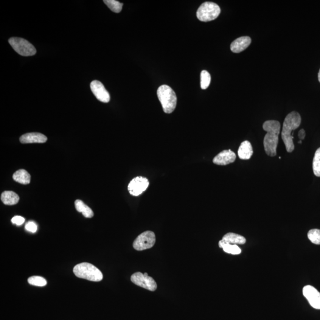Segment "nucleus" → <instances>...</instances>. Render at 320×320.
<instances>
[{"label":"nucleus","instance_id":"30","mask_svg":"<svg viewBox=\"0 0 320 320\" xmlns=\"http://www.w3.org/2000/svg\"><path fill=\"white\" fill-rule=\"evenodd\" d=\"M299 144H301V143H302L301 140V141H299Z\"/></svg>","mask_w":320,"mask_h":320},{"label":"nucleus","instance_id":"15","mask_svg":"<svg viewBox=\"0 0 320 320\" xmlns=\"http://www.w3.org/2000/svg\"><path fill=\"white\" fill-rule=\"evenodd\" d=\"M253 150H252L251 143L248 141H244L241 143L238 150V156L241 160H249L251 158Z\"/></svg>","mask_w":320,"mask_h":320},{"label":"nucleus","instance_id":"25","mask_svg":"<svg viewBox=\"0 0 320 320\" xmlns=\"http://www.w3.org/2000/svg\"><path fill=\"white\" fill-rule=\"evenodd\" d=\"M28 283L29 284L36 286H45L47 284V282L46 279L41 276H32L28 279Z\"/></svg>","mask_w":320,"mask_h":320},{"label":"nucleus","instance_id":"8","mask_svg":"<svg viewBox=\"0 0 320 320\" xmlns=\"http://www.w3.org/2000/svg\"><path fill=\"white\" fill-rule=\"evenodd\" d=\"M131 281L134 284L150 291H155L157 288V283L152 277L146 276L141 272H137L131 277Z\"/></svg>","mask_w":320,"mask_h":320},{"label":"nucleus","instance_id":"1","mask_svg":"<svg viewBox=\"0 0 320 320\" xmlns=\"http://www.w3.org/2000/svg\"><path fill=\"white\" fill-rule=\"evenodd\" d=\"M263 128L267 132L263 141L265 152L269 156H276L280 131V123L277 120H267L263 123Z\"/></svg>","mask_w":320,"mask_h":320},{"label":"nucleus","instance_id":"3","mask_svg":"<svg viewBox=\"0 0 320 320\" xmlns=\"http://www.w3.org/2000/svg\"><path fill=\"white\" fill-rule=\"evenodd\" d=\"M75 276L92 282H100L103 278L102 272L96 267L89 263L78 264L73 269Z\"/></svg>","mask_w":320,"mask_h":320},{"label":"nucleus","instance_id":"28","mask_svg":"<svg viewBox=\"0 0 320 320\" xmlns=\"http://www.w3.org/2000/svg\"><path fill=\"white\" fill-rule=\"evenodd\" d=\"M298 137L301 140H303L305 138V132L304 130H301L299 131Z\"/></svg>","mask_w":320,"mask_h":320},{"label":"nucleus","instance_id":"5","mask_svg":"<svg viewBox=\"0 0 320 320\" xmlns=\"http://www.w3.org/2000/svg\"><path fill=\"white\" fill-rule=\"evenodd\" d=\"M220 13V7L218 4L212 2H206L199 7L196 16L199 21L207 22L217 19Z\"/></svg>","mask_w":320,"mask_h":320},{"label":"nucleus","instance_id":"6","mask_svg":"<svg viewBox=\"0 0 320 320\" xmlns=\"http://www.w3.org/2000/svg\"><path fill=\"white\" fill-rule=\"evenodd\" d=\"M8 42L14 50L19 55L24 57H30L35 55L36 50L34 46L31 44L26 39L21 38H11Z\"/></svg>","mask_w":320,"mask_h":320},{"label":"nucleus","instance_id":"14","mask_svg":"<svg viewBox=\"0 0 320 320\" xmlns=\"http://www.w3.org/2000/svg\"><path fill=\"white\" fill-rule=\"evenodd\" d=\"M251 43V39L249 36H242L235 39L231 44V51L234 53H240L248 48Z\"/></svg>","mask_w":320,"mask_h":320},{"label":"nucleus","instance_id":"27","mask_svg":"<svg viewBox=\"0 0 320 320\" xmlns=\"http://www.w3.org/2000/svg\"><path fill=\"white\" fill-rule=\"evenodd\" d=\"M25 220L21 216H15L12 219V223L17 226H21L24 223Z\"/></svg>","mask_w":320,"mask_h":320},{"label":"nucleus","instance_id":"19","mask_svg":"<svg viewBox=\"0 0 320 320\" xmlns=\"http://www.w3.org/2000/svg\"><path fill=\"white\" fill-rule=\"evenodd\" d=\"M75 207L77 211L82 213L84 217L86 218H91L94 216L93 211L91 207L86 206L82 201L79 200V199L75 201Z\"/></svg>","mask_w":320,"mask_h":320},{"label":"nucleus","instance_id":"26","mask_svg":"<svg viewBox=\"0 0 320 320\" xmlns=\"http://www.w3.org/2000/svg\"><path fill=\"white\" fill-rule=\"evenodd\" d=\"M25 229L27 231L34 233L37 231V226L35 223H33L32 221H30L29 223L26 224V226H25Z\"/></svg>","mask_w":320,"mask_h":320},{"label":"nucleus","instance_id":"24","mask_svg":"<svg viewBox=\"0 0 320 320\" xmlns=\"http://www.w3.org/2000/svg\"><path fill=\"white\" fill-rule=\"evenodd\" d=\"M308 237L313 244L320 245V229H313L308 232Z\"/></svg>","mask_w":320,"mask_h":320},{"label":"nucleus","instance_id":"17","mask_svg":"<svg viewBox=\"0 0 320 320\" xmlns=\"http://www.w3.org/2000/svg\"><path fill=\"white\" fill-rule=\"evenodd\" d=\"M19 196L12 191H5L1 195V200L6 206H14L18 203Z\"/></svg>","mask_w":320,"mask_h":320},{"label":"nucleus","instance_id":"16","mask_svg":"<svg viewBox=\"0 0 320 320\" xmlns=\"http://www.w3.org/2000/svg\"><path fill=\"white\" fill-rule=\"evenodd\" d=\"M224 243L233 245H237V244H244L246 243V239L242 235L235 234V233H227L222 239Z\"/></svg>","mask_w":320,"mask_h":320},{"label":"nucleus","instance_id":"2","mask_svg":"<svg viewBox=\"0 0 320 320\" xmlns=\"http://www.w3.org/2000/svg\"><path fill=\"white\" fill-rule=\"evenodd\" d=\"M301 123V117L297 112H291L285 117L282 131V138L288 153L293 152L295 148L292 132L298 128Z\"/></svg>","mask_w":320,"mask_h":320},{"label":"nucleus","instance_id":"13","mask_svg":"<svg viewBox=\"0 0 320 320\" xmlns=\"http://www.w3.org/2000/svg\"><path fill=\"white\" fill-rule=\"evenodd\" d=\"M47 137L45 135L37 133H27L20 137V141L22 144H33V143H45L47 141Z\"/></svg>","mask_w":320,"mask_h":320},{"label":"nucleus","instance_id":"29","mask_svg":"<svg viewBox=\"0 0 320 320\" xmlns=\"http://www.w3.org/2000/svg\"><path fill=\"white\" fill-rule=\"evenodd\" d=\"M318 78H319V81H320V71H319V72Z\"/></svg>","mask_w":320,"mask_h":320},{"label":"nucleus","instance_id":"23","mask_svg":"<svg viewBox=\"0 0 320 320\" xmlns=\"http://www.w3.org/2000/svg\"><path fill=\"white\" fill-rule=\"evenodd\" d=\"M210 80H211V77H210L209 73L206 71V70L202 71L201 74V89L206 90L208 88L210 85Z\"/></svg>","mask_w":320,"mask_h":320},{"label":"nucleus","instance_id":"9","mask_svg":"<svg viewBox=\"0 0 320 320\" xmlns=\"http://www.w3.org/2000/svg\"><path fill=\"white\" fill-rule=\"evenodd\" d=\"M149 184L150 183L147 178L138 176L132 180L128 184V189L131 195L137 196L147 189Z\"/></svg>","mask_w":320,"mask_h":320},{"label":"nucleus","instance_id":"4","mask_svg":"<svg viewBox=\"0 0 320 320\" xmlns=\"http://www.w3.org/2000/svg\"><path fill=\"white\" fill-rule=\"evenodd\" d=\"M157 96L165 113L172 114L177 105V96L175 92L170 87L162 85L157 90Z\"/></svg>","mask_w":320,"mask_h":320},{"label":"nucleus","instance_id":"18","mask_svg":"<svg viewBox=\"0 0 320 320\" xmlns=\"http://www.w3.org/2000/svg\"><path fill=\"white\" fill-rule=\"evenodd\" d=\"M13 178L14 181L19 183L28 184L30 183L31 176L26 170L21 169L13 174Z\"/></svg>","mask_w":320,"mask_h":320},{"label":"nucleus","instance_id":"21","mask_svg":"<svg viewBox=\"0 0 320 320\" xmlns=\"http://www.w3.org/2000/svg\"><path fill=\"white\" fill-rule=\"evenodd\" d=\"M103 2L112 12L119 13L122 10L123 4L116 0H104Z\"/></svg>","mask_w":320,"mask_h":320},{"label":"nucleus","instance_id":"12","mask_svg":"<svg viewBox=\"0 0 320 320\" xmlns=\"http://www.w3.org/2000/svg\"><path fill=\"white\" fill-rule=\"evenodd\" d=\"M236 159V155L231 150H224L213 159V163L219 165H226L232 163Z\"/></svg>","mask_w":320,"mask_h":320},{"label":"nucleus","instance_id":"7","mask_svg":"<svg viewBox=\"0 0 320 320\" xmlns=\"http://www.w3.org/2000/svg\"><path fill=\"white\" fill-rule=\"evenodd\" d=\"M156 235L154 232L145 231L135 240L133 247L137 251H145L152 248L156 243Z\"/></svg>","mask_w":320,"mask_h":320},{"label":"nucleus","instance_id":"22","mask_svg":"<svg viewBox=\"0 0 320 320\" xmlns=\"http://www.w3.org/2000/svg\"><path fill=\"white\" fill-rule=\"evenodd\" d=\"M313 168L314 175L320 177V148L317 149L315 155H314Z\"/></svg>","mask_w":320,"mask_h":320},{"label":"nucleus","instance_id":"10","mask_svg":"<svg viewBox=\"0 0 320 320\" xmlns=\"http://www.w3.org/2000/svg\"><path fill=\"white\" fill-rule=\"evenodd\" d=\"M91 91L97 99L103 103H108L111 100L110 94L99 81H92L91 84Z\"/></svg>","mask_w":320,"mask_h":320},{"label":"nucleus","instance_id":"11","mask_svg":"<svg viewBox=\"0 0 320 320\" xmlns=\"http://www.w3.org/2000/svg\"><path fill=\"white\" fill-rule=\"evenodd\" d=\"M303 295L308 300L311 307L320 310V293L311 285H307L303 288Z\"/></svg>","mask_w":320,"mask_h":320},{"label":"nucleus","instance_id":"20","mask_svg":"<svg viewBox=\"0 0 320 320\" xmlns=\"http://www.w3.org/2000/svg\"><path fill=\"white\" fill-rule=\"evenodd\" d=\"M219 247L223 249L224 251L229 254L237 255L240 254L241 252V250L239 247L237 245L224 243L222 240L219 242Z\"/></svg>","mask_w":320,"mask_h":320}]
</instances>
